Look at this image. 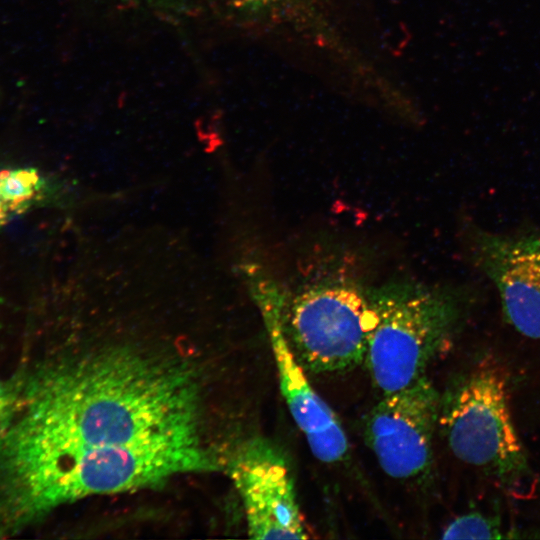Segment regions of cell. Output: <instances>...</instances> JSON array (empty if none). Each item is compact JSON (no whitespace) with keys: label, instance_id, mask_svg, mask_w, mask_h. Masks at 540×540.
Returning <instances> with one entry per match:
<instances>
[{"label":"cell","instance_id":"cell-7","mask_svg":"<svg viewBox=\"0 0 540 540\" xmlns=\"http://www.w3.org/2000/svg\"><path fill=\"white\" fill-rule=\"evenodd\" d=\"M472 255L495 285L508 323L540 340V235L506 236L476 228Z\"/></svg>","mask_w":540,"mask_h":540},{"label":"cell","instance_id":"cell-6","mask_svg":"<svg viewBox=\"0 0 540 540\" xmlns=\"http://www.w3.org/2000/svg\"><path fill=\"white\" fill-rule=\"evenodd\" d=\"M252 539H306L293 478L284 455L263 439L242 445L229 464Z\"/></svg>","mask_w":540,"mask_h":540},{"label":"cell","instance_id":"cell-12","mask_svg":"<svg viewBox=\"0 0 540 540\" xmlns=\"http://www.w3.org/2000/svg\"><path fill=\"white\" fill-rule=\"evenodd\" d=\"M224 7L238 12H260L267 10L281 0H215Z\"/></svg>","mask_w":540,"mask_h":540},{"label":"cell","instance_id":"cell-1","mask_svg":"<svg viewBox=\"0 0 540 540\" xmlns=\"http://www.w3.org/2000/svg\"><path fill=\"white\" fill-rule=\"evenodd\" d=\"M195 372L179 357L125 346L29 372L0 435V536L81 499L217 469Z\"/></svg>","mask_w":540,"mask_h":540},{"label":"cell","instance_id":"cell-4","mask_svg":"<svg viewBox=\"0 0 540 540\" xmlns=\"http://www.w3.org/2000/svg\"><path fill=\"white\" fill-rule=\"evenodd\" d=\"M438 422L452 453L503 483L528 472L516 433L503 374L482 366L465 376L441 398Z\"/></svg>","mask_w":540,"mask_h":540},{"label":"cell","instance_id":"cell-8","mask_svg":"<svg viewBox=\"0 0 540 540\" xmlns=\"http://www.w3.org/2000/svg\"><path fill=\"white\" fill-rule=\"evenodd\" d=\"M262 315L276 363L280 390L295 423L318 460L339 462L347 455L349 448L339 419L311 386L277 318L269 312Z\"/></svg>","mask_w":540,"mask_h":540},{"label":"cell","instance_id":"cell-2","mask_svg":"<svg viewBox=\"0 0 540 540\" xmlns=\"http://www.w3.org/2000/svg\"><path fill=\"white\" fill-rule=\"evenodd\" d=\"M256 294L261 312L277 318L304 368L335 372L364 360L372 313L367 290L360 285L325 279L292 290L265 280Z\"/></svg>","mask_w":540,"mask_h":540},{"label":"cell","instance_id":"cell-11","mask_svg":"<svg viewBox=\"0 0 540 540\" xmlns=\"http://www.w3.org/2000/svg\"><path fill=\"white\" fill-rule=\"evenodd\" d=\"M29 372L0 378V435L20 410L26 395Z\"/></svg>","mask_w":540,"mask_h":540},{"label":"cell","instance_id":"cell-5","mask_svg":"<svg viewBox=\"0 0 540 540\" xmlns=\"http://www.w3.org/2000/svg\"><path fill=\"white\" fill-rule=\"evenodd\" d=\"M365 423L366 442L381 469L396 479L426 473L432 462V440L441 397L425 376L387 394Z\"/></svg>","mask_w":540,"mask_h":540},{"label":"cell","instance_id":"cell-10","mask_svg":"<svg viewBox=\"0 0 540 540\" xmlns=\"http://www.w3.org/2000/svg\"><path fill=\"white\" fill-rule=\"evenodd\" d=\"M498 519L478 512L461 515L444 528L443 539H501L505 538Z\"/></svg>","mask_w":540,"mask_h":540},{"label":"cell","instance_id":"cell-3","mask_svg":"<svg viewBox=\"0 0 540 540\" xmlns=\"http://www.w3.org/2000/svg\"><path fill=\"white\" fill-rule=\"evenodd\" d=\"M372 313L365 360L382 394L421 377L459 318L458 298L443 289L394 282L367 289Z\"/></svg>","mask_w":540,"mask_h":540},{"label":"cell","instance_id":"cell-9","mask_svg":"<svg viewBox=\"0 0 540 540\" xmlns=\"http://www.w3.org/2000/svg\"><path fill=\"white\" fill-rule=\"evenodd\" d=\"M43 189L44 179L35 168H0V229L36 204Z\"/></svg>","mask_w":540,"mask_h":540}]
</instances>
